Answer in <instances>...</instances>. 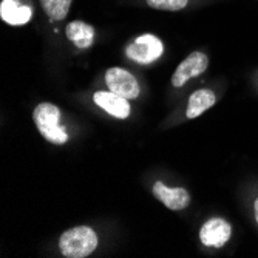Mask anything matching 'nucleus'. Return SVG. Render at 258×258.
I'll use <instances>...</instances> for the list:
<instances>
[{"label":"nucleus","instance_id":"nucleus-1","mask_svg":"<svg viewBox=\"0 0 258 258\" xmlns=\"http://www.w3.org/2000/svg\"><path fill=\"white\" fill-rule=\"evenodd\" d=\"M96 247H98L96 232L87 226L68 229L59 238V249L62 255L67 258L88 256Z\"/></svg>","mask_w":258,"mask_h":258},{"label":"nucleus","instance_id":"nucleus-2","mask_svg":"<svg viewBox=\"0 0 258 258\" xmlns=\"http://www.w3.org/2000/svg\"><path fill=\"white\" fill-rule=\"evenodd\" d=\"M33 119L40 132V135L53 144H65L68 141V135L63 127L59 125L60 110L59 107L42 102L33 111Z\"/></svg>","mask_w":258,"mask_h":258},{"label":"nucleus","instance_id":"nucleus-3","mask_svg":"<svg viewBox=\"0 0 258 258\" xmlns=\"http://www.w3.org/2000/svg\"><path fill=\"white\" fill-rule=\"evenodd\" d=\"M162 51H164L162 42L153 34H143L136 37L125 48L127 57L143 65L155 62L162 54Z\"/></svg>","mask_w":258,"mask_h":258},{"label":"nucleus","instance_id":"nucleus-4","mask_svg":"<svg viewBox=\"0 0 258 258\" xmlns=\"http://www.w3.org/2000/svg\"><path fill=\"white\" fill-rule=\"evenodd\" d=\"M105 84L110 91L125 99H136L139 96V84L132 73L124 68H110L105 73Z\"/></svg>","mask_w":258,"mask_h":258},{"label":"nucleus","instance_id":"nucleus-5","mask_svg":"<svg viewBox=\"0 0 258 258\" xmlns=\"http://www.w3.org/2000/svg\"><path fill=\"white\" fill-rule=\"evenodd\" d=\"M207 65H209V57L204 53L195 51L189 54L175 70V73L172 76V85L182 87L189 79L204 73L207 70Z\"/></svg>","mask_w":258,"mask_h":258},{"label":"nucleus","instance_id":"nucleus-6","mask_svg":"<svg viewBox=\"0 0 258 258\" xmlns=\"http://www.w3.org/2000/svg\"><path fill=\"white\" fill-rule=\"evenodd\" d=\"M232 235V226L223 218H210L206 221L200 230V238L204 246L221 247Z\"/></svg>","mask_w":258,"mask_h":258},{"label":"nucleus","instance_id":"nucleus-7","mask_svg":"<svg viewBox=\"0 0 258 258\" xmlns=\"http://www.w3.org/2000/svg\"><path fill=\"white\" fill-rule=\"evenodd\" d=\"M153 195L156 200H159L164 206L170 210H182L189 206L190 203V195L182 187H175L170 189L164 182L158 181L153 185Z\"/></svg>","mask_w":258,"mask_h":258},{"label":"nucleus","instance_id":"nucleus-8","mask_svg":"<svg viewBox=\"0 0 258 258\" xmlns=\"http://www.w3.org/2000/svg\"><path fill=\"white\" fill-rule=\"evenodd\" d=\"M93 101L96 102L102 110H105L108 114L114 116L118 119H125L130 114V105L128 99L116 95L113 91H98L93 95Z\"/></svg>","mask_w":258,"mask_h":258},{"label":"nucleus","instance_id":"nucleus-9","mask_svg":"<svg viewBox=\"0 0 258 258\" xmlns=\"http://www.w3.org/2000/svg\"><path fill=\"white\" fill-rule=\"evenodd\" d=\"M0 16L10 25L19 27L30 22L33 11L30 7L19 4L17 0H4L0 5Z\"/></svg>","mask_w":258,"mask_h":258},{"label":"nucleus","instance_id":"nucleus-10","mask_svg":"<svg viewBox=\"0 0 258 258\" xmlns=\"http://www.w3.org/2000/svg\"><path fill=\"white\" fill-rule=\"evenodd\" d=\"M67 37L72 40L78 48H88L95 40V28L85 22L75 20L67 25Z\"/></svg>","mask_w":258,"mask_h":258},{"label":"nucleus","instance_id":"nucleus-11","mask_svg":"<svg viewBox=\"0 0 258 258\" xmlns=\"http://www.w3.org/2000/svg\"><path fill=\"white\" fill-rule=\"evenodd\" d=\"M215 102H217V96L214 95V91L206 90V88L197 90L189 98V105H187L185 116L189 119H195L206 110H209Z\"/></svg>","mask_w":258,"mask_h":258},{"label":"nucleus","instance_id":"nucleus-12","mask_svg":"<svg viewBox=\"0 0 258 258\" xmlns=\"http://www.w3.org/2000/svg\"><path fill=\"white\" fill-rule=\"evenodd\" d=\"M39 2L51 20H62L67 17L73 0H39Z\"/></svg>","mask_w":258,"mask_h":258},{"label":"nucleus","instance_id":"nucleus-13","mask_svg":"<svg viewBox=\"0 0 258 258\" xmlns=\"http://www.w3.org/2000/svg\"><path fill=\"white\" fill-rule=\"evenodd\" d=\"M189 0H147L150 8L162 10V11H179L185 8Z\"/></svg>","mask_w":258,"mask_h":258},{"label":"nucleus","instance_id":"nucleus-14","mask_svg":"<svg viewBox=\"0 0 258 258\" xmlns=\"http://www.w3.org/2000/svg\"><path fill=\"white\" fill-rule=\"evenodd\" d=\"M255 217H256V223H258V198H256V201H255Z\"/></svg>","mask_w":258,"mask_h":258}]
</instances>
